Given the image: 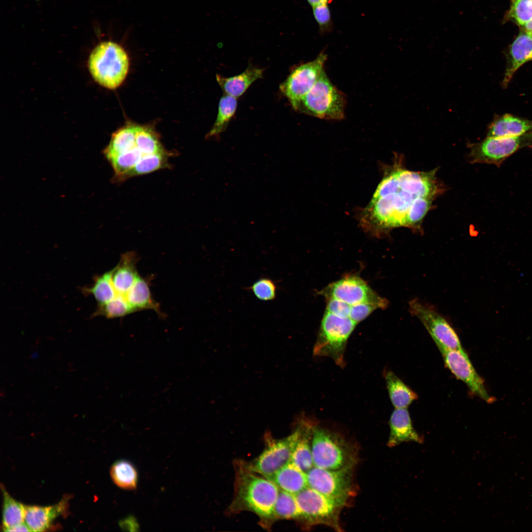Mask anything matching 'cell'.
Wrapping results in <instances>:
<instances>
[{
  "mask_svg": "<svg viewBox=\"0 0 532 532\" xmlns=\"http://www.w3.org/2000/svg\"><path fill=\"white\" fill-rule=\"evenodd\" d=\"M138 260L133 252L123 254L118 265L112 269V281L118 295L124 296L133 285L139 276L136 268Z\"/></svg>",
  "mask_w": 532,
  "mask_h": 532,
  "instance_id": "cell-18",
  "label": "cell"
},
{
  "mask_svg": "<svg viewBox=\"0 0 532 532\" xmlns=\"http://www.w3.org/2000/svg\"><path fill=\"white\" fill-rule=\"evenodd\" d=\"M345 95L330 81L325 70L311 89L292 104L296 111L322 119L340 120L344 117Z\"/></svg>",
  "mask_w": 532,
  "mask_h": 532,
  "instance_id": "cell-3",
  "label": "cell"
},
{
  "mask_svg": "<svg viewBox=\"0 0 532 532\" xmlns=\"http://www.w3.org/2000/svg\"><path fill=\"white\" fill-rule=\"evenodd\" d=\"M332 0H306L308 4L312 7L319 4L328 2L330 3Z\"/></svg>",
  "mask_w": 532,
  "mask_h": 532,
  "instance_id": "cell-37",
  "label": "cell"
},
{
  "mask_svg": "<svg viewBox=\"0 0 532 532\" xmlns=\"http://www.w3.org/2000/svg\"><path fill=\"white\" fill-rule=\"evenodd\" d=\"M321 293L326 299H338L351 305L366 302L384 309L388 304L386 299L379 296L364 280L356 276H346L329 284Z\"/></svg>",
  "mask_w": 532,
  "mask_h": 532,
  "instance_id": "cell-12",
  "label": "cell"
},
{
  "mask_svg": "<svg viewBox=\"0 0 532 532\" xmlns=\"http://www.w3.org/2000/svg\"><path fill=\"white\" fill-rule=\"evenodd\" d=\"M532 61V36L526 32L521 33L510 45L506 55V64L502 86L506 88L515 72L525 63Z\"/></svg>",
  "mask_w": 532,
  "mask_h": 532,
  "instance_id": "cell-15",
  "label": "cell"
},
{
  "mask_svg": "<svg viewBox=\"0 0 532 532\" xmlns=\"http://www.w3.org/2000/svg\"><path fill=\"white\" fill-rule=\"evenodd\" d=\"M264 69L249 64L241 73L225 77L217 74L216 80L225 94L237 98L255 81L263 78Z\"/></svg>",
  "mask_w": 532,
  "mask_h": 532,
  "instance_id": "cell-19",
  "label": "cell"
},
{
  "mask_svg": "<svg viewBox=\"0 0 532 532\" xmlns=\"http://www.w3.org/2000/svg\"><path fill=\"white\" fill-rule=\"evenodd\" d=\"M509 17L521 27L532 19V0H511Z\"/></svg>",
  "mask_w": 532,
  "mask_h": 532,
  "instance_id": "cell-34",
  "label": "cell"
},
{
  "mask_svg": "<svg viewBox=\"0 0 532 532\" xmlns=\"http://www.w3.org/2000/svg\"><path fill=\"white\" fill-rule=\"evenodd\" d=\"M295 496L303 521L340 530L339 514L343 506L309 486Z\"/></svg>",
  "mask_w": 532,
  "mask_h": 532,
  "instance_id": "cell-8",
  "label": "cell"
},
{
  "mask_svg": "<svg viewBox=\"0 0 532 532\" xmlns=\"http://www.w3.org/2000/svg\"><path fill=\"white\" fill-rule=\"evenodd\" d=\"M523 31L530 33L532 32V19L521 27Z\"/></svg>",
  "mask_w": 532,
  "mask_h": 532,
  "instance_id": "cell-38",
  "label": "cell"
},
{
  "mask_svg": "<svg viewBox=\"0 0 532 532\" xmlns=\"http://www.w3.org/2000/svg\"><path fill=\"white\" fill-rule=\"evenodd\" d=\"M532 146V133L516 136L487 137L469 144V158L472 163L500 166L509 157L523 148Z\"/></svg>",
  "mask_w": 532,
  "mask_h": 532,
  "instance_id": "cell-7",
  "label": "cell"
},
{
  "mask_svg": "<svg viewBox=\"0 0 532 532\" xmlns=\"http://www.w3.org/2000/svg\"><path fill=\"white\" fill-rule=\"evenodd\" d=\"M278 289L276 281L266 276L260 277L250 286L245 288L252 292L257 299L263 301L275 300Z\"/></svg>",
  "mask_w": 532,
  "mask_h": 532,
  "instance_id": "cell-33",
  "label": "cell"
},
{
  "mask_svg": "<svg viewBox=\"0 0 532 532\" xmlns=\"http://www.w3.org/2000/svg\"><path fill=\"white\" fill-rule=\"evenodd\" d=\"M274 519L303 521L295 495L279 489L274 507Z\"/></svg>",
  "mask_w": 532,
  "mask_h": 532,
  "instance_id": "cell-28",
  "label": "cell"
},
{
  "mask_svg": "<svg viewBox=\"0 0 532 532\" xmlns=\"http://www.w3.org/2000/svg\"><path fill=\"white\" fill-rule=\"evenodd\" d=\"M327 55L321 52L314 60L295 68L279 86L291 105L305 96L313 87L324 70Z\"/></svg>",
  "mask_w": 532,
  "mask_h": 532,
  "instance_id": "cell-13",
  "label": "cell"
},
{
  "mask_svg": "<svg viewBox=\"0 0 532 532\" xmlns=\"http://www.w3.org/2000/svg\"><path fill=\"white\" fill-rule=\"evenodd\" d=\"M237 98L224 94L220 98L215 122L206 138H219L220 135L228 127L237 108Z\"/></svg>",
  "mask_w": 532,
  "mask_h": 532,
  "instance_id": "cell-25",
  "label": "cell"
},
{
  "mask_svg": "<svg viewBox=\"0 0 532 532\" xmlns=\"http://www.w3.org/2000/svg\"><path fill=\"white\" fill-rule=\"evenodd\" d=\"M532 133V120L510 114L496 116L489 124L487 137L516 136Z\"/></svg>",
  "mask_w": 532,
  "mask_h": 532,
  "instance_id": "cell-17",
  "label": "cell"
},
{
  "mask_svg": "<svg viewBox=\"0 0 532 532\" xmlns=\"http://www.w3.org/2000/svg\"><path fill=\"white\" fill-rule=\"evenodd\" d=\"M390 433L387 445L392 447L404 442L423 443L424 438L414 429L407 408H395L390 419Z\"/></svg>",
  "mask_w": 532,
  "mask_h": 532,
  "instance_id": "cell-16",
  "label": "cell"
},
{
  "mask_svg": "<svg viewBox=\"0 0 532 532\" xmlns=\"http://www.w3.org/2000/svg\"><path fill=\"white\" fill-rule=\"evenodd\" d=\"M352 469L332 470L314 466L306 473L308 486L343 506L352 493Z\"/></svg>",
  "mask_w": 532,
  "mask_h": 532,
  "instance_id": "cell-10",
  "label": "cell"
},
{
  "mask_svg": "<svg viewBox=\"0 0 532 532\" xmlns=\"http://www.w3.org/2000/svg\"><path fill=\"white\" fill-rule=\"evenodd\" d=\"M435 171L416 172L393 167L385 174L363 211V226L375 233L406 227L407 215L417 199L435 198L440 192Z\"/></svg>",
  "mask_w": 532,
  "mask_h": 532,
  "instance_id": "cell-1",
  "label": "cell"
},
{
  "mask_svg": "<svg viewBox=\"0 0 532 532\" xmlns=\"http://www.w3.org/2000/svg\"><path fill=\"white\" fill-rule=\"evenodd\" d=\"M150 278L139 276L125 295V297L134 312L144 309L154 310L159 316L163 317L159 303L153 298L150 289Z\"/></svg>",
  "mask_w": 532,
  "mask_h": 532,
  "instance_id": "cell-21",
  "label": "cell"
},
{
  "mask_svg": "<svg viewBox=\"0 0 532 532\" xmlns=\"http://www.w3.org/2000/svg\"><path fill=\"white\" fill-rule=\"evenodd\" d=\"M357 324L349 317H341L326 310L313 354L331 358L338 366H343L347 342Z\"/></svg>",
  "mask_w": 532,
  "mask_h": 532,
  "instance_id": "cell-6",
  "label": "cell"
},
{
  "mask_svg": "<svg viewBox=\"0 0 532 532\" xmlns=\"http://www.w3.org/2000/svg\"><path fill=\"white\" fill-rule=\"evenodd\" d=\"M135 141L138 148L144 155L165 152L157 136L146 127L134 126Z\"/></svg>",
  "mask_w": 532,
  "mask_h": 532,
  "instance_id": "cell-30",
  "label": "cell"
},
{
  "mask_svg": "<svg viewBox=\"0 0 532 532\" xmlns=\"http://www.w3.org/2000/svg\"><path fill=\"white\" fill-rule=\"evenodd\" d=\"M110 473L112 481L120 488L126 490L136 488L138 473L130 462L125 460L116 461L112 465Z\"/></svg>",
  "mask_w": 532,
  "mask_h": 532,
  "instance_id": "cell-26",
  "label": "cell"
},
{
  "mask_svg": "<svg viewBox=\"0 0 532 532\" xmlns=\"http://www.w3.org/2000/svg\"><path fill=\"white\" fill-rule=\"evenodd\" d=\"M384 377L392 404L395 408H407L417 399V394L393 372L384 370Z\"/></svg>",
  "mask_w": 532,
  "mask_h": 532,
  "instance_id": "cell-24",
  "label": "cell"
},
{
  "mask_svg": "<svg viewBox=\"0 0 532 532\" xmlns=\"http://www.w3.org/2000/svg\"><path fill=\"white\" fill-rule=\"evenodd\" d=\"M233 512L247 510L265 521L274 520V507L279 489L270 479L241 465L237 472Z\"/></svg>",
  "mask_w": 532,
  "mask_h": 532,
  "instance_id": "cell-2",
  "label": "cell"
},
{
  "mask_svg": "<svg viewBox=\"0 0 532 532\" xmlns=\"http://www.w3.org/2000/svg\"><path fill=\"white\" fill-rule=\"evenodd\" d=\"M329 3L324 2L312 7L313 17L319 27V32L325 34L332 31L333 22Z\"/></svg>",
  "mask_w": 532,
  "mask_h": 532,
  "instance_id": "cell-35",
  "label": "cell"
},
{
  "mask_svg": "<svg viewBox=\"0 0 532 532\" xmlns=\"http://www.w3.org/2000/svg\"><path fill=\"white\" fill-rule=\"evenodd\" d=\"M167 163V157L166 151L145 155L131 171L128 178L161 169L166 166Z\"/></svg>",
  "mask_w": 532,
  "mask_h": 532,
  "instance_id": "cell-32",
  "label": "cell"
},
{
  "mask_svg": "<svg viewBox=\"0 0 532 532\" xmlns=\"http://www.w3.org/2000/svg\"><path fill=\"white\" fill-rule=\"evenodd\" d=\"M3 496L2 523L3 531L24 522L26 506L16 500L1 486Z\"/></svg>",
  "mask_w": 532,
  "mask_h": 532,
  "instance_id": "cell-27",
  "label": "cell"
},
{
  "mask_svg": "<svg viewBox=\"0 0 532 532\" xmlns=\"http://www.w3.org/2000/svg\"><path fill=\"white\" fill-rule=\"evenodd\" d=\"M299 426L300 433L291 461L307 473L314 466L311 451L314 425L308 422L303 421Z\"/></svg>",
  "mask_w": 532,
  "mask_h": 532,
  "instance_id": "cell-23",
  "label": "cell"
},
{
  "mask_svg": "<svg viewBox=\"0 0 532 532\" xmlns=\"http://www.w3.org/2000/svg\"><path fill=\"white\" fill-rule=\"evenodd\" d=\"M134 312L125 296L118 295L108 302L99 305L95 315H102L107 318H115L123 317Z\"/></svg>",
  "mask_w": 532,
  "mask_h": 532,
  "instance_id": "cell-31",
  "label": "cell"
},
{
  "mask_svg": "<svg viewBox=\"0 0 532 532\" xmlns=\"http://www.w3.org/2000/svg\"><path fill=\"white\" fill-rule=\"evenodd\" d=\"M4 531L5 532H31V529L25 522L8 528Z\"/></svg>",
  "mask_w": 532,
  "mask_h": 532,
  "instance_id": "cell-36",
  "label": "cell"
},
{
  "mask_svg": "<svg viewBox=\"0 0 532 532\" xmlns=\"http://www.w3.org/2000/svg\"><path fill=\"white\" fill-rule=\"evenodd\" d=\"M530 33V35H531V36H532V32H531V33Z\"/></svg>",
  "mask_w": 532,
  "mask_h": 532,
  "instance_id": "cell-39",
  "label": "cell"
},
{
  "mask_svg": "<svg viewBox=\"0 0 532 532\" xmlns=\"http://www.w3.org/2000/svg\"><path fill=\"white\" fill-rule=\"evenodd\" d=\"M446 366L459 379L464 382L473 394L487 402L492 398L485 388L484 381L478 374L464 349L439 348Z\"/></svg>",
  "mask_w": 532,
  "mask_h": 532,
  "instance_id": "cell-14",
  "label": "cell"
},
{
  "mask_svg": "<svg viewBox=\"0 0 532 532\" xmlns=\"http://www.w3.org/2000/svg\"><path fill=\"white\" fill-rule=\"evenodd\" d=\"M300 433L298 426L288 436L275 439H267L261 454L247 466L251 470L268 479L291 462L292 456Z\"/></svg>",
  "mask_w": 532,
  "mask_h": 532,
  "instance_id": "cell-11",
  "label": "cell"
},
{
  "mask_svg": "<svg viewBox=\"0 0 532 532\" xmlns=\"http://www.w3.org/2000/svg\"><path fill=\"white\" fill-rule=\"evenodd\" d=\"M129 61L124 49L117 43L103 41L92 50L88 60L89 71L100 85L114 89L125 80Z\"/></svg>",
  "mask_w": 532,
  "mask_h": 532,
  "instance_id": "cell-4",
  "label": "cell"
},
{
  "mask_svg": "<svg viewBox=\"0 0 532 532\" xmlns=\"http://www.w3.org/2000/svg\"><path fill=\"white\" fill-rule=\"evenodd\" d=\"M408 305L411 314L421 321L438 349H463L454 329L433 306L418 299L411 300Z\"/></svg>",
  "mask_w": 532,
  "mask_h": 532,
  "instance_id": "cell-9",
  "label": "cell"
},
{
  "mask_svg": "<svg viewBox=\"0 0 532 532\" xmlns=\"http://www.w3.org/2000/svg\"><path fill=\"white\" fill-rule=\"evenodd\" d=\"M112 273L111 270L99 276L93 286L86 289L87 292L93 295L99 305L108 302L118 295L112 283Z\"/></svg>",
  "mask_w": 532,
  "mask_h": 532,
  "instance_id": "cell-29",
  "label": "cell"
},
{
  "mask_svg": "<svg viewBox=\"0 0 532 532\" xmlns=\"http://www.w3.org/2000/svg\"><path fill=\"white\" fill-rule=\"evenodd\" d=\"M269 479L279 489L296 495L308 486L306 473L291 461Z\"/></svg>",
  "mask_w": 532,
  "mask_h": 532,
  "instance_id": "cell-22",
  "label": "cell"
},
{
  "mask_svg": "<svg viewBox=\"0 0 532 532\" xmlns=\"http://www.w3.org/2000/svg\"><path fill=\"white\" fill-rule=\"evenodd\" d=\"M311 451L314 466L336 470L353 467L356 462L354 449L338 434L314 425Z\"/></svg>",
  "mask_w": 532,
  "mask_h": 532,
  "instance_id": "cell-5",
  "label": "cell"
},
{
  "mask_svg": "<svg viewBox=\"0 0 532 532\" xmlns=\"http://www.w3.org/2000/svg\"><path fill=\"white\" fill-rule=\"evenodd\" d=\"M67 499L48 506H26L24 522L32 532H42L48 528L51 522L66 508Z\"/></svg>",
  "mask_w": 532,
  "mask_h": 532,
  "instance_id": "cell-20",
  "label": "cell"
}]
</instances>
